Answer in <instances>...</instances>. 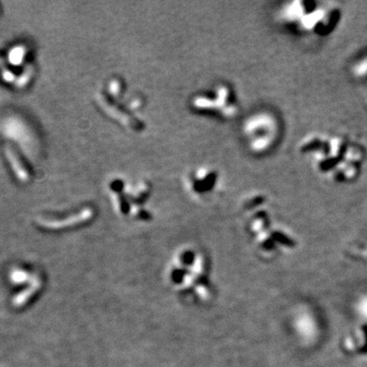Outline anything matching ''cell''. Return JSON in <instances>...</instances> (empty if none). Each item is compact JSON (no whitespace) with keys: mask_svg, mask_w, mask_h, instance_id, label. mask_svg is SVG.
Listing matches in <instances>:
<instances>
[{"mask_svg":"<svg viewBox=\"0 0 367 367\" xmlns=\"http://www.w3.org/2000/svg\"><path fill=\"white\" fill-rule=\"evenodd\" d=\"M243 133L251 152L264 154L278 141L280 124L273 113L265 110L258 111L244 121Z\"/></svg>","mask_w":367,"mask_h":367,"instance_id":"obj_1","label":"cell"},{"mask_svg":"<svg viewBox=\"0 0 367 367\" xmlns=\"http://www.w3.org/2000/svg\"><path fill=\"white\" fill-rule=\"evenodd\" d=\"M193 105L195 108L203 110H220V112L228 118L237 112L232 93L226 86H219L216 89L215 99H210V97L206 96L195 97Z\"/></svg>","mask_w":367,"mask_h":367,"instance_id":"obj_2","label":"cell"},{"mask_svg":"<svg viewBox=\"0 0 367 367\" xmlns=\"http://www.w3.org/2000/svg\"><path fill=\"white\" fill-rule=\"evenodd\" d=\"M193 179H191V189L193 192H205L208 189L211 188V186H213V180H214V174L212 172V170L206 169V168H201L198 169L195 174L192 177Z\"/></svg>","mask_w":367,"mask_h":367,"instance_id":"obj_3","label":"cell"},{"mask_svg":"<svg viewBox=\"0 0 367 367\" xmlns=\"http://www.w3.org/2000/svg\"><path fill=\"white\" fill-rule=\"evenodd\" d=\"M351 71L352 75L358 80L367 78V52L353 63Z\"/></svg>","mask_w":367,"mask_h":367,"instance_id":"obj_4","label":"cell"}]
</instances>
